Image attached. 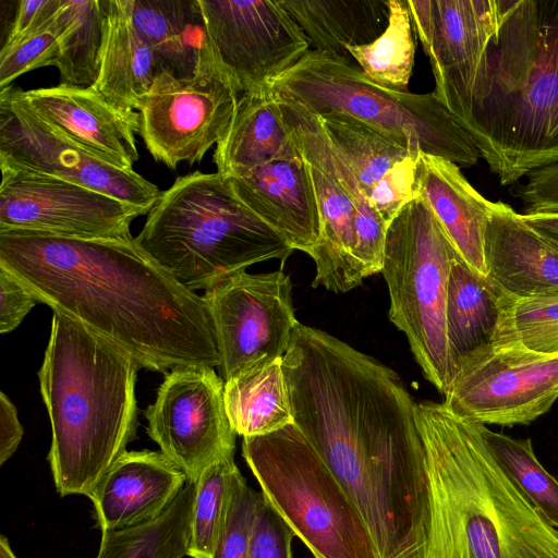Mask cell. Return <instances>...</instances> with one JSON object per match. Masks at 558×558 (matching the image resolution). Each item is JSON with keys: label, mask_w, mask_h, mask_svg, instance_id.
<instances>
[{"label": "cell", "mask_w": 558, "mask_h": 558, "mask_svg": "<svg viewBox=\"0 0 558 558\" xmlns=\"http://www.w3.org/2000/svg\"><path fill=\"white\" fill-rule=\"evenodd\" d=\"M213 320L220 376L283 359L295 325L292 283L281 269L228 277L202 295Z\"/></svg>", "instance_id": "cell-12"}, {"label": "cell", "mask_w": 558, "mask_h": 558, "mask_svg": "<svg viewBox=\"0 0 558 558\" xmlns=\"http://www.w3.org/2000/svg\"><path fill=\"white\" fill-rule=\"evenodd\" d=\"M426 451L428 525L423 558H558V530L497 462L481 424L445 403H417Z\"/></svg>", "instance_id": "cell-2"}, {"label": "cell", "mask_w": 558, "mask_h": 558, "mask_svg": "<svg viewBox=\"0 0 558 558\" xmlns=\"http://www.w3.org/2000/svg\"><path fill=\"white\" fill-rule=\"evenodd\" d=\"M484 262L486 279L502 294L558 295V248L504 202L493 203Z\"/></svg>", "instance_id": "cell-21"}, {"label": "cell", "mask_w": 558, "mask_h": 558, "mask_svg": "<svg viewBox=\"0 0 558 558\" xmlns=\"http://www.w3.org/2000/svg\"><path fill=\"white\" fill-rule=\"evenodd\" d=\"M298 154L281 108L267 90L240 96L232 122L216 145L214 162L217 172L233 178Z\"/></svg>", "instance_id": "cell-24"}, {"label": "cell", "mask_w": 558, "mask_h": 558, "mask_svg": "<svg viewBox=\"0 0 558 558\" xmlns=\"http://www.w3.org/2000/svg\"><path fill=\"white\" fill-rule=\"evenodd\" d=\"M0 558H17L10 546L9 539L4 535L0 537Z\"/></svg>", "instance_id": "cell-45"}, {"label": "cell", "mask_w": 558, "mask_h": 558, "mask_svg": "<svg viewBox=\"0 0 558 558\" xmlns=\"http://www.w3.org/2000/svg\"><path fill=\"white\" fill-rule=\"evenodd\" d=\"M235 195L293 250H315L322 216L308 166L299 153L227 178Z\"/></svg>", "instance_id": "cell-19"}, {"label": "cell", "mask_w": 558, "mask_h": 558, "mask_svg": "<svg viewBox=\"0 0 558 558\" xmlns=\"http://www.w3.org/2000/svg\"><path fill=\"white\" fill-rule=\"evenodd\" d=\"M133 23L151 49L158 74L192 76L206 44L197 0H128Z\"/></svg>", "instance_id": "cell-25"}, {"label": "cell", "mask_w": 558, "mask_h": 558, "mask_svg": "<svg viewBox=\"0 0 558 558\" xmlns=\"http://www.w3.org/2000/svg\"><path fill=\"white\" fill-rule=\"evenodd\" d=\"M388 23L375 40L347 48L364 75L392 92H409L415 54L411 14L407 0H388Z\"/></svg>", "instance_id": "cell-31"}, {"label": "cell", "mask_w": 558, "mask_h": 558, "mask_svg": "<svg viewBox=\"0 0 558 558\" xmlns=\"http://www.w3.org/2000/svg\"><path fill=\"white\" fill-rule=\"evenodd\" d=\"M523 218L558 248V213L522 214Z\"/></svg>", "instance_id": "cell-44"}, {"label": "cell", "mask_w": 558, "mask_h": 558, "mask_svg": "<svg viewBox=\"0 0 558 558\" xmlns=\"http://www.w3.org/2000/svg\"><path fill=\"white\" fill-rule=\"evenodd\" d=\"M102 0H61L53 17L60 84L93 86L99 72Z\"/></svg>", "instance_id": "cell-30"}, {"label": "cell", "mask_w": 558, "mask_h": 558, "mask_svg": "<svg viewBox=\"0 0 558 558\" xmlns=\"http://www.w3.org/2000/svg\"><path fill=\"white\" fill-rule=\"evenodd\" d=\"M433 68L434 95L462 122L485 73L499 0H407Z\"/></svg>", "instance_id": "cell-17"}, {"label": "cell", "mask_w": 558, "mask_h": 558, "mask_svg": "<svg viewBox=\"0 0 558 558\" xmlns=\"http://www.w3.org/2000/svg\"><path fill=\"white\" fill-rule=\"evenodd\" d=\"M514 195L524 205L523 214L558 213V163L527 174Z\"/></svg>", "instance_id": "cell-40"}, {"label": "cell", "mask_w": 558, "mask_h": 558, "mask_svg": "<svg viewBox=\"0 0 558 558\" xmlns=\"http://www.w3.org/2000/svg\"><path fill=\"white\" fill-rule=\"evenodd\" d=\"M262 492L252 489L236 468L231 476L227 501L213 558H246Z\"/></svg>", "instance_id": "cell-36"}, {"label": "cell", "mask_w": 558, "mask_h": 558, "mask_svg": "<svg viewBox=\"0 0 558 558\" xmlns=\"http://www.w3.org/2000/svg\"><path fill=\"white\" fill-rule=\"evenodd\" d=\"M445 395L457 416L482 425H527L558 399V353L483 344L458 357Z\"/></svg>", "instance_id": "cell-11"}, {"label": "cell", "mask_w": 558, "mask_h": 558, "mask_svg": "<svg viewBox=\"0 0 558 558\" xmlns=\"http://www.w3.org/2000/svg\"><path fill=\"white\" fill-rule=\"evenodd\" d=\"M498 310L492 343L558 353V295L513 298L499 292Z\"/></svg>", "instance_id": "cell-34"}, {"label": "cell", "mask_w": 558, "mask_h": 558, "mask_svg": "<svg viewBox=\"0 0 558 558\" xmlns=\"http://www.w3.org/2000/svg\"><path fill=\"white\" fill-rule=\"evenodd\" d=\"M0 165L73 182L148 211L161 195L134 170L101 159L40 119L12 86L0 89Z\"/></svg>", "instance_id": "cell-13"}, {"label": "cell", "mask_w": 558, "mask_h": 558, "mask_svg": "<svg viewBox=\"0 0 558 558\" xmlns=\"http://www.w3.org/2000/svg\"><path fill=\"white\" fill-rule=\"evenodd\" d=\"M318 119L330 144L355 175L366 199L372 189L397 162L418 155L351 118L332 114Z\"/></svg>", "instance_id": "cell-32"}, {"label": "cell", "mask_w": 558, "mask_h": 558, "mask_svg": "<svg viewBox=\"0 0 558 558\" xmlns=\"http://www.w3.org/2000/svg\"><path fill=\"white\" fill-rule=\"evenodd\" d=\"M186 483L185 474L160 451H126L89 497L98 526L109 531L151 522Z\"/></svg>", "instance_id": "cell-20"}, {"label": "cell", "mask_w": 558, "mask_h": 558, "mask_svg": "<svg viewBox=\"0 0 558 558\" xmlns=\"http://www.w3.org/2000/svg\"><path fill=\"white\" fill-rule=\"evenodd\" d=\"M37 303L32 291L0 265V332L14 330Z\"/></svg>", "instance_id": "cell-41"}, {"label": "cell", "mask_w": 558, "mask_h": 558, "mask_svg": "<svg viewBox=\"0 0 558 558\" xmlns=\"http://www.w3.org/2000/svg\"><path fill=\"white\" fill-rule=\"evenodd\" d=\"M499 291L458 255L452 263L446 303L449 344L459 356L490 342L498 320Z\"/></svg>", "instance_id": "cell-28"}, {"label": "cell", "mask_w": 558, "mask_h": 558, "mask_svg": "<svg viewBox=\"0 0 558 558\" xmlns=\"http://www.w3.org/2000/svg\"><path fill=\"white\" fill-rule=\"evenodd\" d=\"M481 430L493 456L530 504L558 530V480L538 461L530 438Z\"/></svg>", "instance_id": "cell-33"}, {"label": "cell", "mask_w": 558, "mask_h": 558, "mask_svg": "<svg viewBox=\"0 0 558 558\" xmlns=\"http://www.w3.org/2000/svg\"><path fill=\"white\" fill-rule=\"evenodd\" d=\"M415 191L429 206L454 250L478 276L486 278L484 239L493 207L447 159L418 153Z\"/></svg>", "instance_id": "cell-22"}, {"label": "cell", "mask_w": 558, "mask_h": 558, "mask_svg": "<svg viewBox=\"0 0 558 558\" xmlns=\"http://www.w3.org/2000/svg\"><path fill=\"white\" fill-rule=\"evenodd\" d=\"M234 452L210 464L195 483L189 557L213 558L230 480L236 469Z\"/></svg>", "instance_id": "cell-35"}, {"label": "cell", "mask_w": 558, "mask_h": 558, "mask_svg": "<svg viewBox=\"0 0 558 558\" xmlns=\"http://www.w3.org/2000/svg\"><path fill=\"white\" fill-rule=\"evenodd\" d=\"M24 430L17 411L9 397L0 393V465H3L16 451Z\"/></svg>", "instance_id": "cell-43"}, {"label": "cell", "mask_w": 558, "mask_h": 558, "mask_svg": "<svg viewBox=\"0 0 558 558\" xmlns=\"http://www.w3.org/2000/svg\"><path fill=\"white\" fill-rule=\"evenodd\" d=\"M311 49L350 57L347 48L366 45L385 31L388 0H279Z\"/></svg>", "instance_id": "cell-26"}, {"label": "cell", "mask_w": 558, "mask_h": 558, "mask_svg": "<svg viewBox=\"0 0 558 558\" xmlns=\"http://www.w3.org/2000/svg\"><path fill=\"white\" fill-rule=\"evenodd\" d=\"M137 245L191 291L208 290L293 248L233 192L219 172L175 179L148 213Z\"/></svg>", "instance_id": "cell-5"}, {"label": "cell", "mask_w": 558, "mask_h": 558, "mask_svg": "<svg viewBox=\"0 0 558 558\" xmlns=\"http://www.w3.org/2000/svg\"><path fill=\"white\" fill-rule=\"evenodd\" d=\"M61 0H21L11 31L2 48L11 47L35 34L54 15Z\"/></svg>", "instance_id": "cell-42"}, {"label": "cell", "mask_w": 558, "mask_h": 558, "mask_svg": "<svg viewBox=\"0 0 558 558\" xmlns=\"http://www.w3.org/2000/svg\"><path fill=\"white\" fill-rule=\"evenodd\" d=\"M196 487L187 482L156 520L121 530L101 531L96 558H183L187 556Z\"/></svg>", "instance_id": "cell-29"}, {"label": "cell", "mask_w": 558, "mask_h": 558, "mask_svg": "<svg viewBox=\"0 0 558 558\" xmlns=\"http://www.w3.org/2000/svg\"><path fill=\"white\" fill-rule=\"evenodd\" d=\"M242 456L266 500L315 558H380L355 505L294 423L243 437Z\"/></svg>", "instance_id": "cell-7"}, {"label": "cell", "mask_w": 558, "mask_h": 558, "mask_svg": "<svg viewBox=\"0 0 558 558\" xmlns=\"http://www.w3.org/2000/svg\"><path fill=\"white\" fill-rule=\"evenodd\" d=\"M145 417L147 434L187 482L195 484L210 464L234 452L236 434L227 415L225 381L214 367L166 374Z\"/></svg>", "instance_id": "cell-15"}, {"label": "cell", "mask_w": 558, "mask_h": 558, "mask_svg": "<svg viewBox=\"0 0 558 558\" xmlns=\"http://www.w3.org/2000/svg\"><path fill=\"white\" fill-rule=\"evenodd\" d=\"M225 403L232 429L242 437L271 434L292 424L282 359L226 381Z\"/></svg>", "instance_id": "cell-27"}, {"label": "cell", "mask_w": 558, "mask_h": 558, "mask_svg": "<svg viewBox=\"0 0 558 558\" xmlns=\"http://www.w3.org/2000/svg\"><path fill=\"white\" fill-rule=\"evenodd\" d=\"M140 368L129 352L53 311L38 379L51 425L48 461L62 497L89 498L128 451L137 428Z\"/></svg>", "instance_id": "cell-3"}, {"label": "cell", "mask_w": 558, "mask_h": 558, "mask_svg": "<svg viewBox=\"0 0 558 558\" xmlns=\"http://www.w3.org/2000/svg\"><path fill=\"white\" fill-rule=\"evenodd\" d=\"M56 14V13H54ZM53 17L35 34L0 50V89L22 74L48 65H56L59 53Z\"/></svg>", "instance_id": "cell-37"}, {"label": "cell", "mask_w": 558, "mask_h": 558, "mask_svg": "<svg viewBox=\"0 0 558 558\" xmlns=\"http://www.w3.org/2000/svg\"><path fill=\"white\" fill-rule=\"evenodd\" d=\"M99 72L93 87L111 105L138 111L158 75L155 56L137 32L128 0H102Z\"/></svg>", "instance_id": "cell-23"}, {"label": "cell", "mask_w": 558, "mask_h": 558, "mask_svg": "<svg viewBox=\"0 0 558 558\" xmlns=\"http://www.w3.org/2000/svg\"><path fill=\"white\" fill-rule=\"evenodd\" d=\"M268 92L317 117L351 118L413 154L424 153L463 167L475 166L482 157L470 132L433 92L381 88L350 57L310 49L269 83Z\"/></svg>", "instance_id": "cell-6"}, {"label": "cell", "mask_w": 558, "mask_h": 558, "mask_svg": "<svg viewBox=\"0 0 558 558\" xmlns=\"http://www.w3.org/2000/svg\"><path fill=\"white\" fill-rule=\"evenodd\" d=\"M417 155L397 162L372 189L369 206L389 226L399 211L417 197L415 191V167Z\"/></svg>", "instance_id": "cell-38"}, {"label": "cell", "mask_w": 558, "mask_h": 558, "mask_svg": "<svg viewBox=\"0 0 558 558\" xmlns=\"http://www.w3.org/2000/svg\"><path fill=\"white\" fill-rule=\"evenodd\" d=\"M19 95L35 114L78 145L116 167L133 170L138 160L135 134L141 131L136 111L114 107L93 86L19 88Z\"/></svg>", "instance_id": "cell-18"}, {"label": "cell", "mask_w": 558, "mask_h": 558, "mask_svg": "<svg viewBox=\"0 0 558 558\" xmlns=\"http://www.w3.org/2000/svg\"><path fill=\"white\" fill-rule=\"evenodd\" d=\"M0 265L53 311L168 374L219 367L206 302L163 269L135 238L83 239L0 231Z\"/></svg>", "instance_id": "cell-1"}, {"label": "cell", "mask_w": 558, "mask_h": 558, "mask_svg": "<svg viewBox=\"0 0 558 558\" xmlns=\"http://www.w3.org/2000/svg\"><path fill=\"white\" fill-rule=\"evenodd\" d=\"M0 231L62 236L132 238L147 209L54 177L0 165Z\"/></svg>", "instance_id": "cell-16"}, {"label": "cell", "mask_w": 558, "mask_h": 558, "mask_svg": "<svg viewBox=\"0 0 558 558\" xmlns=\"http://www.w3.org/2000/svg\"><path fill=\"white\" fill-rule=\"evenodd\" d=\"M239 99L206 41L192 76L162 72L155 77L140 105V135L156 161L170 169L193 165L222 140Z\"/></svg>", "instance_id": "cell-10"}, {"label": "cell", "mask_w": 558, "mask_h": 558, "mask_svg": "<svg viewBox=\"0 0 558 558\" xmlns=\"http://www.w3.org/2000/svg\"><path fill=\"white\" fill-rule=\"evenodd\" d=\"M207 46L239 95L268 90L311 49L279 0H197Z\"/></svg>", "instance_id": "cell-14"}, {"label": "cell", "mask_w": 558, "mask_h": 558, "mask_svg": "<svg viewBox=\"0 0 558 558\" xmlns=\"http://www.w3.org/2000/svg\"><path fill=\"white\" fill-rule=\"evenodd\" d=\"M294 533L262 494L246 558H293Z\"/></svg>", "instance_id": "cell-39"}, {"label": "cell", "mask_w": 558, "mask_h": 558, "mask_svg": "<svg viewBox=\"0 0 558 558\" xmlns=\"http://www.w3.org/2000/svg\"><path fill=\"white\" fill-rule=\"evenodd\" d=\"M459 254L418 195L389 223L381 272L389 319L401 330L425 378L445 393L456 368L446 324L449 275Z\"/></svg>", "instance_id": "cell-8"}, {"label": "cell", "mask_w": 558, "mask_h": 558, "mask_svg": "<svg viewBox=\"0 0 558 558\" xmlns=\"http://www.w3.org/2000/svg\"><path fill=\"white\" fill-rule=\"evenodd\" d=\"M463 125L502 185L558 163V0H499Z\"/></svg>", "instance_id": "cell-4"}, {"label": "cell", "mask_w": 558, "mask_h": 558, "mask_svg": "<svg viewBox=\"0 0 558 558\" xmlns=\"http://www.w3.org/2000/svg\"><path fill=\"white\" fill-rule=\"evenodd\" d=\"M274 98L308 166L320 210L322 235L311 254L316 265L312 286L348 292L366 278L354 257L355 231L387 223L369 206L352 170L330 144L318 117L292 100Z\"/></svg>", "instance_id": "cell-9"}]
</instances>
